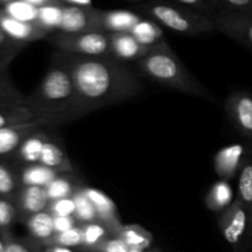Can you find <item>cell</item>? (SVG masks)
Wrapping results in <instances>:
<instances>
[{"label":"cell","mask_w":252,"mask_h":252,"mask_svg":"<svg viewBox=\"0 0 252 252\" xmlns=\"http://www.w3.org/2000/svg\"><path fill=\"white\" fill-rule=\"evenodd\" d=\"M225 111L233 127L252 142V94L236 91L229 96Z\"/></svg>","instance_id":"cell-9"},{"label":"cell","mask_w":252,"mask_h":252,"mask_svg":"<svg viewBox=\"0 0 252 252\" xmlns=\"http://www.w3.org/2000/svg\"><path fill=\"white\" fill-rule=\"evenodd\" d=\"M84 250L80 249H71V248H63V246H53V245H42L41 252H83Z\"/></svg>","instance_id":"cell-42"},{"label":"cell","mask_w":252,"mask_h":252,"mask_svg":"<svg viewBox=\"0 0 252 252\" xmlns=\"http://www.w3.org/2000/svg\"><path fill=\"white\" fill-rule=\"evenodd\" d=\"M57 56L73 76L81 116L135 97L143 89L139 78L113 57L79 56L61 51Z\"/></svg>","instance_id":"cell-1"},{"label":"cell","mask_w":252,"mask_h":252,"mask_svg":"<svg viewBox=\"0 0 252 252\" xmlns=\"http://www.w3.org/2000/svg\"><path fill=\"white\" fill-rule=\"evenodd\" d=\"M38 164L44 165L58 174H69V172H73L74 170L73 164L69 160L63 148L58 143L51 139L44 144Z\"/></svg>","instance_id":"cell-18"},{"label":"cell","mask_w":252,"mask_h":252,"mask_svg":"<svg viewBox=\"0 0 252 252\" xmlns=\"http://www.w3.org/2000/svg\"><path fill=\"white\" fill-rule=\"evenodd\" d=\"M248 155L243 144H231L219 150L214 157V171L219 179L229 181L239 175Z\"/></svg>","instance_id":"cell-12"},{"label":"cell","mask_w":252,"mask_h":252,"mask_svg":"<svg viewBox=\"0 0 252 252\" xmlns=\"http://www.w3.org/2000/svg\"><path fill=\"white\" fill-rule=\"evenodd\" d=\"M4 1H14V0H4Z\"/></svg>","instance_id":"cell-47"},{"label":"cell","mask_w":252,"mask_h":252,"mask_svg":"<svg viewBox=\"0 0 252 252\" xmlns=\"http://www.w3.org/2000/svg\"><path fill=\"white\" fill-rule=\"evenodd\" d=\"M58 175V172L42 164L22 165L19 170V177L22 186L47 187Z\"/></svg>","instance_id":"cell-21"},{"label":"cell","mask_w":252,"mask_h":252,"mask_svg":"<svg viewBox=\"0 0 252 252\" xmlns=\"http://www.w3.org/2000/svg\"><path fill=\"white\" fill-rule=\"evenodd\" d=\"M130 252H145V251H139V250H130Z\"/></svg>","instance_id":"cell-46"},{"label":"cell","mask_w":252,"mask_h":252,"mask_svg":"<svg viewBox=\"0 0 252 252\" xmlns=\"http://www.w3.org/2000/svg\"><path fill=\"white\" fill-rule=\"evenodd\" d=\"M64 5H48V6L39 7L38 9V22L41 26L48 30L49 32H58L59 25L62 20V12H63Z\"/></svg>","instance_id":"cell-34"},{"label":"cell","mask_w":252,"mask_h":252,"mask_svg":"<svg viewBox=\"0 0 252 252\" xmlns=\"http://www.w3.org/2000/svg\"><path fill=\"white\" fill-rule=\"evenodd\" d=\"M212 19L216 30L252 49V15L219 12Z\"/></svg>","instance_id":"cell-10"},{"label":"cell","mask_w":252,"mask_h":252,"mask_svg":"<svg viewBox=\"0 0 252 252\" xmlns=\"http://www.w3.org/2000/svg\"><path fill=\"white\" fill-rule=\"evenodd\" d=\"M251 249H252V248H251Z\"/></svg>","instance_id":"cell-49"},{"label":"cell","mask_w":252,"mask_h":252,"mask_svg":"<svg viewBox=\"0 0 252 252\" xmlns=\"http://www.w3.org/2000/svg\"><path fill=\"white\" fill-rule=\"evenodd\" d=\"M0 252H5V240L2 235L0 236Z\"/></svg>","instance_id":"cell-45"},{"label":"cell","mask_w":252,"mask_h":252,"mask_svg":"<svg viewBox=\"0 0 252 252\" xmlns=\"http://www.w3.org/2000/svg\"><path fill=\"white\" fill-rule=\"evenodd\" d=\"M49 140V137L43 132V129L33 133L30 135L17 149L14 157L21 162L22 165L38 164L39 158H41L42 150L44 144Z\"/></svg>","instance_id":"cell-19"},{"label":"cell","mask_w":252,"mask_h":252,"mask_svg":"<svg viewBox=\"0 0 252 252\" xmlns=\"http://www.w3.org/2000/svg\"><path fill=\"white\" fill-rule=\"evenodd\" d=\"M111 57L120 62L139 61L152 48H147L139 43L130 32L110 33Z\"/></svg>","instance_id":"cell-14"},{"label":"cell","mask_w":252,"mask_h":252,"mask_svg":"<svg viewBox=\"0 0 252 252\" xmlns=\"http://www.w3.org/2000/svg\"><path fill=\"white\" fill-rule=\"evenodd\" d=\"M66 6H93V0H61Z\"/></svg>","instance_id":"cell-44"},{"label":"cell","mask_w":252,"mask_h":252,"mask_svg":"<svg viewBox=\"0 0 252 252\" xmlns=\"http://www.w3.org/2000/svg\"><path fill=\"white\" fill-rule=\"evenodd\" d=\"M175 2H179L181 6L189 7L201 14H208L213 9L212 0H174Z\"/></svg>","instance_id":"cell-40"},{"label":"cell","mask_w":252,"mask_h":252,"mask_svg":"<svg viewBox=\"0 0 252 252\" xmlns=\"http://www.w3.org/2000/svg\"><path fill=\"white\" fill-rule=\"evenodd\" d=\"M218 228L233 252H248L252 248V223L248 211L235 197L218 218Z\"/></svg>","instance_id":"cell-5"},{"label":"cell","mask_w":252,"mask_h":252,"mask_svg":"<svg viewBox=\"0 0 252 252\" xmlns=\"http://www.w3.org/2000/svg\"><path fill=\"white\" fill-rule=\"evenodd\" d=\"M30 233V238L44 243L54 235V219L47 211L21 219Z\"/></svg>","instance_id":"cell-20"},{"label":"cell","mask_w":252,"mask_h":252,"mask_svg":"<svg viewBox=\"0 0 252 252\" xmlns=\"http://www.w3.org/2000/svg\"><path fill=\"white\" fill-rule=\"evenodd\" d=\"M75 211L76 206L73 197L51 201L47 207V212L52 217H74Z\"/></svg>","instance_id":"cell-38"},{"label":"cell","mask_w":252,"mask_h":252,"mask_svg":"<svg viewBox=\"0 0 252 252\" xmlns=\"http://www.w3.org/2000/svg\"><path fill=\"white\" fill-rule=\"evenodd\" d=\"M27 44L17 42L5 33L0 27V69H6L10 62L26 47Z\"/></svg>","instance_id":"cell-32"},{"label":"cell","mask_w":252,"mask_h":252,"mask_svg":"<svg viewBox=\"0 0 252 252\" xmlns=\"http://www.w3.org/2000/svg\"><path fill=\"white\" fill-rule=\"evenodd\" d=\"M234 202V193L229 181L219 180L207 193L204 203L212 212H223Z\"/></svg>","instance_id":"cell-23"},{"label":"cell","mask_w":252,"mask_h":252,"mask_svg":"<svg viewBox=\"0 0 252 252\" xmlns=\"http://www.w3.org/2000/svg\"><path fill=\"white\" fill-rule=\"evenodd\" d=\"M27 4L32 5L34 7H43L48 6V5H63L61 0H24Z\"/></svg>","instance_id":"cell-43"},{"label":"cell","mask_w":252,"mask_h":252,"mask_svg":"<svg viewBox=\"0 0 252 252\" xmlns=\"http://www.w3.org/2000/svg\"><path fill=\"white\" fill-rule=\"evenodd\" d=\"M21 189L19 172H15L7 165L0 164V197L15 203Z\"/></svg>","instance_id":"cell-28"},{"label":"cell","mask_w":252,"mask_h":252,"mask_svg":"<svg viewBox=\"0 0 252 252\" xmlns=\"http://www.w3.org/2000/svg\"><path fill=\"white\" fill-rule=\"evenodd\" d=\"M47 38L58 51L65 53L89 57H111V39L107 32H54Z\"/></svg>","instance_id":"cell-6"},{"label":"cell","mask_w":252,"mask_h":252,"mask_svg":"<svg viewBox=\"0 0 252 252\" xmlns=\"http://www.w3.org/2000/svg\"><path fill=\"white\" fill-rule=\"evenodd\" d=\"M78 116L74 113H57L42 120L33 122L25 123V125L11 126V127L0 128V157H12L20 145L33 133L44 129L47 127H57V126L69 123L74 120H78Z\"/></svg>","instance_id":"cell-7"},{"label":"cell","mask_w":252,"mask_h":252,"mask_svg":"<svg viewBox=\"0 0 252 252\" xmlns=\"http://www.w3.org/2000/svg\"><path fill=\"white\" fill-rule=\"evenodd\" d=\"M17 219H20V216L15 203L0 197V231L9 230Z\"/></svg>","instance_id":"cell-37"},{"label":"cell","mask_w":252,"mask_h":252,"mask_svg":"<svg viewBox=\"0 0 252 252\" xmlns=\"http://www.w3.org/2000/svg\"><path fill=\"white\" fill-rule=\"evenodd\" d=\"M140 10L152 17L155 22L171 31L189 36L209 33L216 30L213 19L185 6L153 1L140 6Z\"/></svg>","instance_id":"cell-4"},{"label":"cell","mask_w":252,"mask_h":252,"mask_svg":"<svg viewBox=\"0 0 252 252\" xmlns=\"http://www.w3.org/2000/svg\"><path fill=\"white\" fill-rule=\"evenodd\" d=\"M102 17V30L107 33L118 32H132L135 25L142 20L139 15L127 10H108L101 14Z\"/></svg>","instance_id":"cell-17"},{"label":"cell","mask_w":252,"mask_h":252,"mask_svg":"<svg viewBox=\"0 0 252 252\" xmlns=\"http://www.w3.org/2000/svg\"><path fill=\"white\" fill-rule=\"evenodd\" d=\"M137 66L143 75L172 90L196 96L209 102L216 101L211 91L189 73L165 39L140 58L137 62Z\"/></svg>","instance_id":"cell-2"},{"label":"cell","mask_w":252,"mask_h":252,"mask_svg":"<svg viewBox=\"0 0 252 252\" xmlns=\"http://www.w3.org/2000/svg\"><path fill=\"white\" fill-rule=\"evenodd\" d=\"M83 187V185L79 182L73 175V172L69 174H59L48 186L46 187L47 194H48L49 201H56L62 198H70L74 194Z\"/></svg>","instance_id":"cell-22"},{"label":"cell","mask_w":252,"mask_h":252,"mask_svg":"<svg viewBox=\"0 0 252 252\" xmlns=\"http://www.w3.org/2000/svg\"><path fill=\"white\" fill-rule=\"evenodd\" d=\"M25 105L48 113L70 112L83 117L73 76L68 66L54 54L52 65L38 88L26 97Z\"/></svg>","instance_id":"cell-3"},{"label":"cell","mask_w":252,"mask_h":252,"mask_svg":"<svg viewBox=\"0 0 252 252\" xmlns=\"http://www.w3.org/2000/svg\"><path fill=\"white\" fill-rule=\"evenodd\" d=\"M130 33L139 41L140 44H143L147 48H153L161 41H164V34H162L161 29L154 21H150V20H140Z\"/></svg>","instance_id":"cell-26"},{"label":"cell","mask_w":252,"mask_h":252,"mask_svg":"<svg viewBox=\"0 0 252 252\" xmlns=\"http://www.w3.org/2000/svg\"><path fill=\"white\" fill-rule=\"evenodd\" d=\"M238 176L239 182L236 198L246 208L252 223V154L246 155L245 161Z\"/></svg>","instance_id":"cell-24"},{"label":"cell","mask_w":252,"mask_h":252,"mask_svg":"<svg viewBox=\"0 0 252 252\" xmlns=\"http://www.w3.org/2000/svg\"><path fill=\"white\" fill-rule=\"evenodd\" d=\"M84 187H81L75 194H74V201H75L76 211L74 217H75L76 221H78L80 225L88 223H93V221H97V213H96V209L94 207V204L91 203L90 199L86 196L85 191H84Z\"/></svg>","instance_id":"cell-31"},{"label":"cell","mask_w":252,"mask_h":252,"mask_svg":"<svg viewBox=\"0 0 252 252\" xmlns=\"http://www.w3.org/2000/svg\"><path fill=\"white\" fill-rule=\"evenodd\" d=\"M52 115H57V113L43 112V111L34 110V108L29 107L26 105H16L0 108V128L25 125V123L49 117Z\"/></svg>","instance_id":"cell-16"},{"label":"cell","mask_w":252,"mask_h":252,"mask_svg":"<svg viewBox=\"0 0 252 252\" xmlns=\"http://www.w3.org/2000/svg\"><path fill=\"white\" fill-rule=\"evenodd\" d=\"M5 240V252H41L42 244L32 238H15L9 230L0 231Z\"/></svg>","instance_id":"cell-33"},{"label":"cell","mask_w":252,"mask_h":252,"mask_svg":"<svg viewBox=\"0 0 252 252\" xmlns=\"http://www.w3.org/2000/svg\"><path fill=\"white\" fill-rule=\"evenodd\" d=\"M49 202L46 187L22 186L15 206L19 211L20 219H24L32 214L47 211Z\"/></svg>","instance_id":"cell-15"},{"label":"cell","mask_w":252,"mask_h":252,"mask_svg":"<svg viewBox=\"0 0 252 252\" xmlns=\"http://www.w3.org/2000/svg\"><path fill=\"white\" fill-rule=\"evenodd\" d=\"M84 191L95 207L96 213H97V220L102 223L113 236L120 235L123 224L121 221L120 216H118L115 202L107 194L98 191V189H93V187H84Z\"/></svg>","instance_id":"cell-11"},{"label":"cell","mask_w":252,"mask_h":252,"mask_svg":"<svg viewBox=\"0 0 252 252\" xmlns=\"http://www.w3.org/2000/svg\"><path fill=\"white\" fill-rule=\"evenodd\" d=\"M132 1H142V0H132Z\"/></svg>","instance_id":"cell-48"},{"label":"cell","mask_w":252,"mask_h":252,"mask_svg":"<svg viewBox=\"0 0 252 252\" xmlns=\"http://www.w3.org/2000/svg\"><path fill=\"white\" fill-rule=\"evenodd\" d=\"M81 228H83L84 233L83 250L86 252H96L103 241L112 236L110 230L98 220L83 224Z\"/></svg>","instance_id":"cell-27"},{"label":"cell","mask_w":252,"mask_h":252,"mask_svg":"<svg viewBox=\"0 0 252 252\" xmlns=\"http://www.w3.org/2000/svg\"><path fill=\"white\" fill-rule=\"evenodd\" d=\"M0 27L4 30L7 36L25 44L46 38L51 34V32L41 26L38 22L20 21L6 14L0 17Z\"/></svg>","instance_id":"cell-13"},{"label":"cell","mask_w":252,"mask_h":252,"mask_svg":"<svg viewBox=\"0 0 252 252\" xmlns=\"http://www.w3.org/2000/svg\"><path fill=\"white\" fill-rule=\"evenodd\" d=\"M96 252H130V249L122 239L112 235L101 244Z\"/></svg>","instance_id":"cell-39"},{"label":"cell","mask_w":252,"mask_h":252,"mask_svg":"<svg viewBox=\"0 0 252 252\" xmlns=\"http://www.w3.org/2000/svg\"><path fill=\"white\" fill-rule=\"evenodd\" d=\"M102 10L93 6H63L58 32L81 33V32H103Z\"/></svg>","instance_id":"cell-8"},{"label":"cell","mask_w":252,"mask_h":252,"mask_svg":"<svg viewBox=\"0 0 252 252\" xmlns=\"http://www.w3.org/2000/svg\"><path fill=\"white\" fill-rule=\"evenodd\" d=\"M118 238L122 239L130 250L145 251L150 248L153 244V236L147 229L138 224H128L123 225Z\"/></svg>","instance_id":"cell-25"},{"label":"cell","mask_w":252,"mask_h":252,"mask_svg":"<svg viewBox=\"0 0 252 252\" xmlns=\"http://www.w3.org/2000/svg\"><path fill=\"white\" fill-rule=\"evenodd\" d=\"M26 96L22 95L10 80L6 69H0V108L25 105Z\"/></svg>","instance_id":"cell-29"},{"label":"cell","mask_w":252,"mask_h":252,"mask_svg":"<svg viewBox=\"0 0 252 252\" xmlns=\"http://www.w3.org/2000/svg\"><path fill=\"white\" fill-rule=\"evenodd\" d=\"M42 245H53V246H63V248L80 249L83 250L84 246V233L81 225L75 226L70 230L63 231V233H54L51 239H48Z\"/></svg>","instance_id":"cell-30"},{"label":"cell","mask_w":252,"mask_h":252,"mask_svg":"<svg viewBox=\"0 0 252 252\" xmlns=\"http://www.w3.org/2000/svg\"><path fill=\"white\" fill-rule=\"evenodd\" d=\"M6 15L26 22H37L38 19V7L27 4L26 1H12L7 5Z\"/></svg>","instance_id":"cell-35"},{"label":"cell","mask_w":252,"mask_h":252,"mask_svg":"<svg viewBox=\"0 0 252 252\" xmlns=\"http://www.w3.org/2000/svg\"><path fill=\"white\" fill-rule=\"evenodd\" d=\"M54 219V233H63L70 230L75 226L80 225L76 221L75 217H53Z\"/></svg>","instance_id":"cell-41"},{"label":"cell","mask_w":252,"mask_h":252,"mask_svg":"<svg viewBox=\"0 0 252 252\" xmlns=\"http://www.w3.org/2000/svg\"><path fill=\"white\" fill-rule=\"evenodd\" d=\"M212 4L225 14L252 15V0H212Z\"/></svg>","instance_id":"cell-36"}]
</instances>
